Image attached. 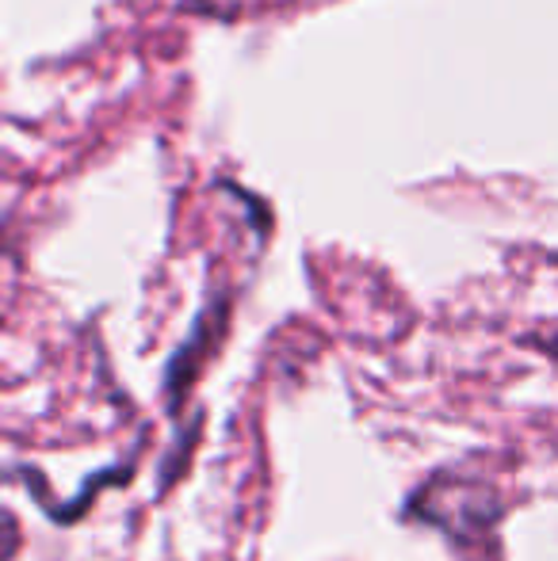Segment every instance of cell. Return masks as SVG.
<instances>
[{"label": "cell", "instance_id": "obj_1", "mask_svg": "<svg viewBox=\"0 0 558 561\" xmlns=\"http://www.w3.org/2000/svg\"><path fill=\"white\" fill-rule=\"evenodd\" d=\"M223 325H226V298L218 295V302H210L207 310L195 318L187 344H180V352L172 355L169 370H164V390H169V409H172V413L180 409V398H184V390L192 386L195 370H200V359L207 355V347L218 340Z\"/></svg>", "mask_w": 558, "mask_h": 561}, {"label": "cell", "instance_id": "obj_2", "mask_svg": "<svg viewBox=\"0 0 558 561\" xmlns=\"http://www.w3.org/2000/svg\"><path fill=\"white\" fill-rule=\"evenodd\" d=\"M524 347H532V352L539 355H551V359H558V329H544V333H532L521 340Z\"/></svg>", "mask_w": 558, "mask_h": 561}]
</instances>
